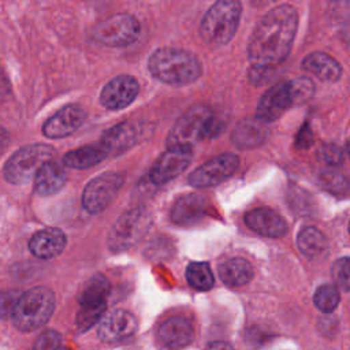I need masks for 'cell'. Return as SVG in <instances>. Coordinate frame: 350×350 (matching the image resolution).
I'll list each match as a JSON object with an SVG mask.
<instances>
[{
    "label": "cell",
    "mask_w": 350,
    "mask_h": 350,
    "mask_svg": "<svg viewBox=\"0 0 350 350\" xmlns=\"http://www.w3.org/2000/svg\"><path fill=\"white\" fill-rule=\"evenodd\" d=\"M298 27V12L290 4L269 10L256 25L249 44L250 81L258 83L260 75L279 66L288 56Z\"/></svg>",
    "instance_id": "1"
},
{
    "label": "cell",
    "mask_w": 350,
    "mask_h": 350,
    "mask_svg": "<svg viewBox=\"0 0 350 350\" xmlns=\"http://www.w3.org/2000/svg\"><path fill=\"white\" fill-rule=\"evenodd\" d=\"M152 77L160 82L183 86L196 82L201 77V62L190 51L179 48H159L148 60Z\"/></svg>",
    "instance_id": "2"
},
{
    "label": "cell",
    "mask_w": 350,
    "mask_h": 350,
    "mask_svg": "<svg viewBox=\"0 0 350 350\" xmlns=\"http://www.w3.org/2000/svg\"><path fill=\"white\" fill-rule=\"evenodd\" d=\"M219 129V116L208 105H194L175 122L167 137V146H191L194 142L211 138Z\"/></svg>",
    "instance_id": "3"
},
{
    "label": "cell",
    "mask_w": 350,
    "mask_h": 350,
    "mask_svg": "<svg viewBox=\"0 0 350 350\" xmlns=\"http://www.w3.org/2000/svg\"><path fill=\"white\" fill-rule=\"evenodd\" d=\"M242 14V4L238 0L216 1L204 15L200 26V36L209 48H219L230 42L237 33Z\"/></svg>",
    "instance_id": "4"
},
{
    "label": "cell",
    "mask_w": 350,
    "mask_h": 350,
    "mask_svg": "<svg viewBox=\"0 0 350 350\" xmlns=\"http://www.w3.org/2000/svg\"><path fill=\"white\" fill-rule=\"evenodd\" d=\"M55 309V295L46 287H34L21 294L11 314L14 325L23 332L42 327Z\"/></svg>",
    "instance_id": "5"
},
{
    "label": "cell",
    "mask_w": 350,
    "mask_h": 350,
    "mask_svg": "<svg viewBox=\"0 0 350 350\" xmlns=\"http://www.w3.org/2000/svg\"><path fill=\"white\" fill-rule=\"evenodd\" d=\"M55 149L45 144L26 145L16 150L5 163L4 178L14 185L30 182L38 170L48 161L53 160Z\"/></svg>",
    "instance_id": "6"
},
{
    "label": "cell",
    "mask_w": 350,
    "mask_h": 350,
    "mask_svg": "<svg viewBox=\"0 0 350 350\" xmlns=\"http://www.w3.org/2000/svg\"><path fill=\"white\" fill-rule=\"evenodd\" d=\"M150 223V216L144 209L122 213L108 232V247L112 252L127 250L148 232Z\"/></svg>",
    "instance_id": "7"
},
{
    "label": "cell",
    "mask_w": 350,
    "mask_h": 350,
    "mask_svg": "<svg viewBox=\"0 0 350 350\" xmlns=\"http://www.w3.org/2000/svg\"><path fill=\"white\" fill-rule=\"evenodd\" d=\"M139 22L135 16L120 12L115 14L93 27V38L105 46H127L139 36Z\"/></svg>",
    "instance_id": "8"
},
{
    "label": "cell",
    "mask_w": 350,
    "mask_h": 350,
    "mask_svg": "<svg viewBox=\"0 0 350 350\" xmlns=\"http://www.w3.org/2000/svg\"><path fill=\"white\" fill-rule=\"evenodd\" d=\"M123 180V175L119 172H104L92 179L83 189V208L92 215L105 211L107 206L116 198Z\"/></svg>",
    "instance_id": "9"
},
{
    "label": "cell",
    "mask_w": 350,
    "mask_h": 350,
    "mask_svg": "<svg viewBox=\"0 0 350 350\" xmlns=\"http://www.w3.org/2000/svg\"><path fill=\"white\" fill-rule=\"evenodd\" d=\"M150 130L152 124L146 122L126 120L108 129L103 134L100 144L107 149L108 154L122 153L145 139L152 133Z\"/></svg>",
    "instance_id": "10"
},
{
    "label": "cell",
    "mask_w": 350,
    "mask_h": 350,
    "mask_svg": "<svg viewBox=\"0 0 350 350\" xmlns=\"http://www.w3.org/2000/svg\"><path fill=\"white\" fill-rule=\"evenodd\" d=\"M239 157L234 153H221L189 175V183L194 187H213L228 179L238 168Z\"/></svg>",
    "instance_id": "11"
},
{
    "label": "cell",
    "mask_w": 350,
    "mask_h": 350,
    "mask_svg": "<svg viewBox=\"0 0 350 350\" xmlns=\"http://www.w3.org/2000/svg\"><path fill=\"white\" fill-rule=\"evenodd\" d=\"M191 159V146L168 148L152 165L149 171V178L154 185L170 182L171 179L179 176L189 167Z\"/></svg>",
    "instance_id": "12"
},
{
    "label": "cell",
    "mask_w": 350,
    "mask_h": 350,
    "mask_svg": "<svg viewBox=\"0 0 350 350\" xmlns=\"http://www.w3.org/2000/svg\"><path fill=\"white\" fill-rule=\"evenodd\" d=\"M139 93V83L131 75H118L111 79L101 90L100 103L111 111L129 107Z\"/></svg>",
    "instance_id": "13"
},
{
    "label": "cell",
    "mask_w": 350,
    "mask_h": 350,
    "mask_svg": "<svg viewBox=\"0 0 350 350\" xmlns=\"http://www.w3.org/2000/svg\"><path fill=\"white\" fill-rule=\"evenodd\" d=\"M294 105L287 82H280L268 89L260 98L256 118L262 123H269L279 119L290 107Z\"/></svg>",
    "instance_id": "14"
},
{
    "label": "cell",
    "mask_w": 350,
    "mask_h": 350,
    "mask_svg": "<svg viewBox=\"0 0 350 350\" xmlns=\"http://www.w3.org/2000/svg\"><path fill=\"white\" fill-rule=\"evenodd\" d=\"M86 118L82 107L70 104L51 116L42 126V133L51 139L64 138L81 127Z\"/></svg>",
    "instance_id": "15"
},
{
    "label": "cell",
    "mask_w": 350,
    "mask_h": 350,
    "mask_svg": "<svg viewBox=\"0 0 350 350\" xmlns=\"http://www.w3.org/2000/svg\"><path fill=\"white\" fill-rule=\"evenodd\" d=\"M137 329L135 317L122 309L109 312L98 325V338L103 342H119L131 336Z\"/></svg>",
    "instance_id": "16"
},
{
    "label": "cell",
    "mask_w": 350,
    "mask_h": 350,
    "mask_svg": "<svg viewBox=\"0 0 350 350\" xmlns=\"http://www.w3.org/2000/svg\"><path fill=\"white\" fill-rule=\"evenodd\" d=\"M209 201L202 194H186L179 197L171 209V219L179 226H194L202 220L206 213Z\"/></svg>",
    "instance_id": "17"
},
{
    "label": "cell",
    "mask_w": 350,
    "mask_h": 350,
    "mask_svg": "<svg viewBox=\"0 0 350 350\" xmlns=\"http://www.w3.org/2000/svg\"><path fill=\"white\" fill-rule=\"evenodd\" d=\"M245 223L256 234L268 238L284 237L288 230L286 220L269 208H257L247 212Z\"/></svg>",
    "instance_id": "18"
},
{
    "label": "cell",
    "mask_w": 350,
    "mask_h": 350,
    "mask_svg": "<svg viewBox=\"0 0 350 350\" xmlns=\"http://www.w3.org/2000/svg\"><path fill=\"white\" fill-rule=\"evenodd\" d=\"M67 239L60 228L49 227L37 231L29 242L30 252L42 260H49L59 256L66 247Z\"/></svg>",
    "instance_id": "19"
},
{
    "label": "cell",
    "mask_w": 350,
    "mask_h": 350,
    "mask_svg": "<svg viewBox=\"0 0 350 350\" xmlns=\"http://www.w3.org/2000/svg\"><path fill=\"white\" fill-rule=\"evenodd\" d=\"M269 137V127L257 118L241 120L232 130L231 139L239 149H252L262 145Z\"/></svg>",
    "instance_id": "20"
},
{
    "label": "cell",
    "mask_w": 350,
    "mask_h": 350,
    "mask_svg": "<svg viewBox=\"0 0 350 350\" xmlns=\"http://www.w3.org/2000/svg\"><path fill=\"white\" fill-rule=\"evenodd\" d=\"M161 342L172 350L186 347L194 336L193 325L185 317L167 319L159 328Z\"/></svg>",
    "instance_id": "21"
},
{
    "label": "cell",
    "mask_w": 350,
    "mask_h": 350,
    "mask_svg": "<svg viewBox=\"0 0 350 350\" xmlns=\"http://www.w3.org/2000/svg\"><path fill=\"white\" fill-rule=\"evenodd\" d=\"M302 70L323 82H336L342 75V66L324 52H312L302 60Z\"/></svg>",
    "instance_id": "22"
},
{
    "label": "cell",
    "mask_w": 350,
    "mask_h": 350,
    "mask_svg": "<svg viewBox=\"0 0 350 350\" xmlns=\"http://www.w3.org/2000/svg\"><path fill=\"white\" fill-rule=\"evenodd\" d=\"M67 174L64 165L57 161L45 163L34 176V189L41 196L57 193L66 183Z\"/></svg>",
    "instance_id": "23"
},
{
    "label": "cell",
    "mask_w": 350,
    "mask_h": 350,
    "mask_svg": "<svg viewBox=\"0 0 350 350\" xmlns=\"http://www.w3.org/2000/svg\"><path fill=\"white\" fill-rule=\"evenodd\" d=\"M108 156L109 154L107 149L100 142H94L66 153L63 157V165L77 170H85L98 164Z\"/></svg>",
    "instance_id": "24"
},
{
    "label": "cell",
    "mask_w": 350,
    "mask_h": 350,
    "mask_svg": "<svg viewBox=\"0 0 350 350\" xmlns=\"http://www.w3.org/2000/svg\"><path fill=\"white\" fill-rule=\"evenodd\" d=\"M219 276L224 284L230 287H241L252 280L253 267L247 260L234 257L220 264Z\"/></svg>",
    "instance_id": "25"
},
{
    "label": "cell",
    "mask_w": 350,
    "mask_h": 350,
    "mask_svg": "<svg viewBox=\"0 0 350 350\" xmlns=\"http://www.w3.org/2000/svg\"><path fill=\"white\" fill-rule=\"evenodd\" d=\"M299 252L312 260H319L325 256L328 250V241L325 235L316 227L309 226L299 231L297 237Z\"/></svg>",
    "instance_id": "26"
},
{
    "label": "cell",
    "mask_w": 350,
    "mask_h": 350,
    "mask_svg": "<svg viewBox=\"0 0 350 350\" xmlns=\"http://www.w3.org/2000/svg\"><path fill=\"white\" fill-rule=\"evenodd\" d=\"M109 294V282L103 275H94L85 286L81 297L79 305H101L107 304V297Z\"/></svg>",
    "instance_id": "27"
},
{
    "label": "cell",
    "mask_w": 350,
    "mask_h": 350,
    "mask_svg": "<svg viewBox=\"0 0 350 350\" xmlns=\"http://www.w3.org/2000/svg\"><path fill=\"white\" fill-rule=\"evenodd\" d=\"M186 280L187 283L200 291H206L213 286V273L211 267L205 261L190 262L186 268Z\"/></svg>",
    "instance_id": "28"
},
{
    "label": "cell",
    "mask_w": 350,
    "mask_h": 350,
    "mask_svg": "<svg viewBox=\"0 0 350 350\" xmlns=\"http://www.w3.org/2000/svg\"><path fill=\"white\" fill-rule=\"evenodd\" d=\"M290 94L293 97L294 105H301L309 101L314 93V83L308 77H298L287 81Z\"/></svg>",
    "instance_id": "29"
},
{
    "label": "cell",
    "mask_w": 350,
    "mask_h": 350,
    "mask_svg": "<svg viewBox=\"0 0 350 350\" xmlns=\"http://www.w3.org/2000/svg\"><path fill=\"white\" fill-rule=\"evenodd\" d=\"M340 301L339 297V291L336 287L331 286V284H323L320 286L313 297V302L316 305V308L324 313L332 312L338 304Z\"/></svg>",
    "instance_id": "30"
},
{
    "label": "cell",
    "mask_w": 350,
    "mask_h": 350,
    "mask_svg": "<svg viewBox=\"0 0 350 350\" xmlns=\"http://www.w3.org/2000/svg\"><path fill=\"white\" fill-rule=\"evenodd\" d=\"M107 304L101 305H79V312L77 314V327L81 332L89 329L93 324H96L103 313L105 312Z\"/></svg>",
    "instance_id": "31"
},
{
    "label": "cell",
    "mask_w": 350,
    "mask_h": 350,
    "mask_svg": "<svg viewBox=\"0 0 350 350\" xmlns=\"http://www.w3.org/2000/svg\"><path fill=\"white\" fill-rule=\"evenodd\" d=\"M33 350H64L62 335L55 329H45L37 338Z\"/></svg>",
    "instance_id": "32"
},
{
    "label": "cell",
    "mask_w": 350,
    "mask_h": 350,
    "mask_svg": "<svg viewBox=\"0 0 350 350\" xmlns=\"http://www.w3.org/2000/svg\"><path fill=\"white\" fill-rule=\"evenodd\" d=\"M349 273H350L349 258L342 257V258L336 260L332 267V276H334L336 286L343 291H349V287H350V275Z\"/></svg>",
    "instance_id": "33"
},
{
    "label": "cell",
    "mask_w": 350,
    "mask_h": 350,
    "mask_svg": "<svg viewBox=\"0 0 350 350\" xmlns=\"http://www.w3.org/2000/svg\"><path fill=\"white\" fill-rule=\"evenodd\" d=\"M21 294L22 293L19 290H1L0 291V319L11 317Z\"/></svg>",
    "instance_id": "34"
},
{
    "label": "cell",
    "mask_w": 350,
    "mask_h": 350,
    "mask_svg": "<svg viewBox=\"0 0 350 350\" xmlns=\"http://www.w3.org/2000/svg\"><path fill=\"white\" fill-rule=\"evenodd\" d=\"M320 159L328 165H338L343 161V152L336 145H325L320 150Z\"/></svg>",
    "instance_id": "35"
},
{
    "label": "cell",
    "mask_w": 350,
    "mask_h": 350,
    "mask_svg": "<svg viewBox=\"0 0 350 350\" xmlns=\"http://www.w3.org/2000/svg\"><path fill=\"white\" fill-rule=\"evenodd\" d=\"M321 180H323V185L331 191H332V189H336L340 193V187H343L346 190V180L338 174H334V172L323 174Z\"/></svg>",
    "instance_id": "36"
},
{
    "label": "cell",
    "mask_w": 350,
    "mask_h": 350,
    "mask_svg": "<svg viewBox=\"0 0 350 350\" xmlns=\"http://www.w3.org/2000/svg\"><path fill=\"white\" fill-rule=\"evenodd\" d=\"M206 350H235V349L230 343L219 340V342H212L211 345H208Z\"/></svg>",
    "instance_id": "37"
}]
</instances>
